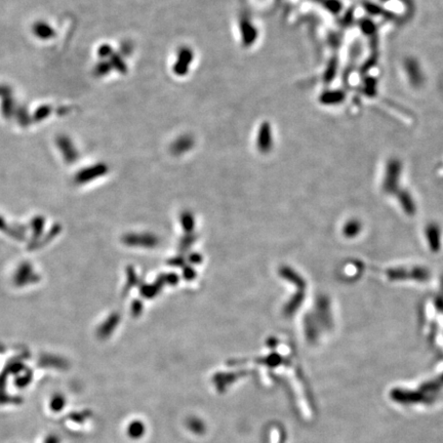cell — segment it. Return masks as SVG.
I'll return each instance as SVG.
<instances>
[{
	"mask_svg": "<svg viewBox=\"0 0 443 443\" xmlns=\"http://www.w3.org/2000/svg\"><path fill=\"white\" fill-rule=\"evenodd\" d=\"M194 141L191 135L189 134H184L180 138H177V141L173 145V151L177 154L178 153H183L189 149H191V147L193 146Z\"/></svg>",
	"mask_w": 443,
	"mask_h": 443,
	"instance_id": "obj_6",
	"label": "cell"
},
{
	"mask_svg": "<svg viewBox=\"0 0 443 443\" xmlns=\"http://www.w3.org/2000/svg\"><path fill=\"white\" fill-rule=\"evenodd\" d=\"M111 71H112V66L110 64V62H106V61H103V62L99 63L96 67V70H94L97 75L100 77L108 75Z\"/></svg>",
	"mask_w": 443,
	"mask_h": 443,
	"instance_id": "obj_9",
	"label": "cell"
},
{
	"mask_svg": "<svg viewBox=\"0 0 443 443\" xmlns=\"http://www.w3.org/2000/svg\"><path fill=\"white\" fill-rule=\"evenodd\" d=\"M110 64L112 66V69H115L117 72L121 74H125L128 72V66H126L124 60L121 58L120 55L118 54H113L110 57Z\"/></svg>",
	"mask_w": 443,
	"mask_h": 443,
	"instance_id": "obj_8",
	"label": "cell"
},
{
	"mask_svg": "<svg viewBox=\"0 0 443 443\" xmlns=\"http://www.w3.org/2000/svg\"><path fill=\"white\" fill-rule=\"evenodd\" d=\"M273 145L272 128L269 122H263L259 129L258 133V148L261 152H269Z\"/></svg>",
	"mask_w": 443,
	"mask_h": 443,
	"instance_id": "obj_2",
	"label": "cell"
},
{
	"mask_svg": "<svg viewBox=\"0 0 443 443\" xmlns=\"http://www.w3.org/2000/svg\"><path fill=\"white\" fill-rule=\"evenodd\" d=\"M194 54L192 49L187 46H183L177 51V61L174 66V72L177 76H185L188 73L190 66L193 62Z\"/></svg>",
	"mask_w": 443,
	"mask_h": 443,
	"instance_id": "obj_1",
	"label": "cell"
},
{
	"mask_svg": "<svg viewBox=\"0 0 443 443\" xmlns=\"http://www.w3.org/2000/svg\"><path fill=\"white\" fill-rule=\"evenodd\" d=\"M405 70L410 82L415 84V86H419L423 81V75H421V68L417 61L413 59L407 60L405 62Z\"/></svg>",
	"mask_w": 443,
	"mask_h": 443,
	"instance_id": "obj_4",
	"label": "cell"
},
{
	"mask_svg": "<svg viewBox=\"0 0 443 443\" xmlns=\"http://www.w3.org/2000/svg\"><path fill=\"white\" fill-rule=\"evenodd\" d=\"M345 97V92L342 90H328L321 93L319 101L324 105H335L342 103Z\"/></svg>",
	"mask_w": 443,
	"mask_h": 443,
	"instance_id": "obj_5",
	"label": "cell"
},
{
	"mask_svg": "<svg viewBox=\"0 0 443 443\" xmlns=\"http://www.w3.org/2000/svg\"><path fill=\"white\" fill-rule=\"evenodd\" d=\"M311 1L321 4L332 14H339L342 10V3L339 0H311Z\"/></svg>",
	"mask_w": 443,
	"mask_h": 443,
	"instance_id": "obj_7",
	"label": "cell"
},
{
	"mask_svg": "<svg viewBox=\"0 0 443 443\" xmlns=\"http://www.w3.org/2000/svg\"><path fill=\"white\" fill-rule=\"evenodd\" d=\"M240 32L242 44L244 46H250L256 42L258 38V30L246 18L240 20Z\"/></svg>",
	"mask_w": 443,
	"mask_h": 443,
	"instance_id": "obj_3",
	"label": "cell"
},
{
	"mask_svg": "<svg viewBox=\"0 0 443 443\" xmlns=\"http://www.w3.org/2000/svg\"><path fill=\"white\" fill-rule=\"evenodd\" d=\"M360 29L363 31V33L366 35H371L376 31L375 24L369 20H363L360 23Z\"/></svg>",
	"mask_w": 443,
	"mask_h": 443,
	"instance_id": "obj_10",
	"label": "cell"
},
{
	"mask_svg": "<svg viewBox=\"0 0 443 443\" xmlns=\"http://www.w3.org/2000/svg\"><path fill=\"white\" fill-rule=\"evenodd\" d=\"M335 72H336V63H335V61H332L330 63L328 70H326V72H325V80L326 81L332 80L334 76Z\"/></svg>",
	"mask_w": 443,
	"mask_h": 443,
	"instance_id": "obj_12",
	"label": "cell"
},
{
	"mask_svg": "<svg viewBox=\"0 0 443 443\" xmlns=\"http://www.w3.org/2000/svg\"><path fill=\"white\" fill-rule=\"evenodd\" d=\"M98 54L101 58L103 59H106V58H110L114 52H113V48L111 45L109 44H103L100 48H99V51H98Z\"/></svg>",
	"mask_w": 443,
	"mask_h": 443,
	"instance_id": "obj_11",
	"label": "cell"
}]
</instances>
